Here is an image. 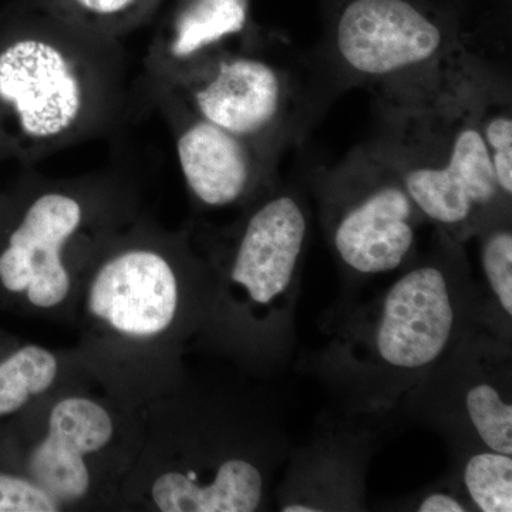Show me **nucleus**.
I'll return each instance as SVG.
<instances>
[{"mask_svg":"<svg viewBox=\"0 0 512 512\" xmlns=\"http://www.w3.org/2000/svg\"><path fill=\"white\" fill-rule=\"evenodd\" d=\"M456 493L470 510L512 511V456L491 450L467 451Z\"/></svg>","mask_w":512,"mask_h":512,"instance_id":"nucleus-19","label":"nucleus"},{"mask_svg":"<svg viewBox=\"0 0 512 512\" xmlns=\"http://www.w3.org/2000/svg\"><path fill=\"white\" fill-rule=\"evenodd\" d=\"M251 5L252 0H171L148 46V82H168L205 57L252 45L258 35Z\"/></svg>","mask_w":512,"mask_h":512,"instance_id":"nucleus-11","label":"nucleus"},{"mask_svg":"<svg viewBox=\"0 0 512 512\" xmlns=\"http://www.w3.org/2000/svg\"><path fill=\"white\" fill-rule=\"evenodd\" d=\"M177 278L167 259L148 249L114 256L94 278L90 311L114 329L151 336L171 325L177 312Z\"/></svg>","mask_w":512,"mask_h":512,"instance_id":"nucleus-12","label":"nucleus"},{"mask_svg":"<svg viewBox=\"0 0 512 512\" xmlns=\"http://www.w3.org/2000/svg\"><path fill=\"white\" fill-rule=\"evenodd\" d=\"M484 64L478 57L456 79L409 99L376 100L377 130L370 141L424 220L463 245L511 215L474 114L473 87Z\"/></svg>","mask_w":512,"mask_h":512,"instance_id":"nucleus-3","label":"nucleus"},{"mask_svg":"<svg viewBox=\"0 0 512 512\" xmlns=\"http://www.w3.org/2000/svg\"><path fill=\"white\" fill-rule=\"evenodd\" d=\"M120 97L117 42L32 5L0 26V160L32 163L82 140Z\"/></svg>","mask_w":512,"mask_h":512,"instance_id":"nucleus-2","label":"nucleus"},{"mask_svg":"<svg viewBox=\"0 0 512 512\" xmlns=\"http://www.w3.org/2000/svg\"><path fill=\"white\" fill-rule=\"evenodd\" d=\"M195 114L256 146L281 154L298 133L291 73L256 42L222 50L164 83L150 84Z\"/></svg>","mask_w":512,"mask_h":512,"instance_id":"nucleus-6","label":"nucleus"},{"mask_svg":"<svg viewBox=\"0 0 512 512\" xmlns=\"http://www.w3.org/2000/svg\"><path fill=\"white\" fill-rule=\"evenodd\" d=\"M309 211L291 188L272 190L252 210L235 245L229 282L264 309L291 352L302 265L309 241Z\"/></svg>","mask_w":512,"mask_h":512,"instance_id":"nucleus-7","label":"nucleus"},{"mask_svg":"<svg viewBox=\"0 0 512 512\" xmlns=\"http://www.w3.org/2000/svg\"><path fill=\"white\" fill-rule=\"evenodd\" d=\"M57 360L39 346H25L0 363V416L15 413L33 394L52 386Z\"/></svg>","mask_w":512,"mask_h":512,"instance_id":"nucleus-20","label":"nucleus"},{"mask_svg":"<svg viewBox=\"0 0 512 512\" xmlns=\"http://www.w3.org/2000/svg\"><path fill=\"white\" fill-rule=\"evenodd\" d=\"M473 106L495 180L505 197L512 200L511 92L503 77L487 63L474 83Z\"/></svg>","mask_w":512,"mask_h":512,"instance_id":"nucleus-18","label":"nucleus"},{"mask_svg":"<svg viewBox=\"0 0 512 512\" xmlns=\"http://www.w3.org/2000/svg\"><path fill=\"white\" fill-rule=\"evenodd\" d=\"M215 483L200 488L183 473L164 474L153 485L154 503L164 512H252L265 498V474L254 461L231 458Z\"/></svg>","mask_w":512,"mask_h":512,"instance_id":"nucleus-15","label":"nucleus"},{"mask_svg":"<svg viewBox=\"0 0 512 512\" xmlns=\"http://www.w3.org/2000/svg\"><path fill=\"white\" fill-rule=\"evenodd\" d=\"M504 342L474 332L412 392L433 394V416L461 447L512 456V404L507 370L498 372ZM410 392V393H412ZM431 414V413H430ZM471 451V450H470Z\"/></svg>","mask_w":512,"mask_h":512,"instance_id":"nucleus-8","label":"nucleus"},{"mask_svg":"<svg viewBox=\"0 0 512 512\" xmlns=\"http://www.w3.org/2000/svg\"><path fill=\"white\" fill-rule=\"evenodd\" d=\"M480 241V265L484 291L480 295L481 326L501 342L510 339L512 318L511 215L498 218L476 235Z\"/></svg>","mask_w":512,"mask_h":512,"instance_id":"nucleus-16","label":"nucleus"},{"mask_svg":"<svg viewBox=\"0 0 512 512\" xmlns=\"http://www.w3.org/2000/svg\"><path fill=\"white\" fill-rule=\"evenodd\" d=\"M330 56L376 100H400L460 76L477 56L456 16L433 0H335Z\"/></svg>","mask_w":512,"mask_h":512,"instance_id":"nucleus-4","label":"nucleus"},{"mask_svg":"<svg viewBox=\"0 0 512 512\" xmlns=\"http://www.w3.org/2000/svg\"><path fill=\"white\" fill-rule=\"evenodd\" d=\"M414 510L419 512L471 511L463 497L457 493H446V491H433L423 495L419 503L414 504Z\"/></svg>","mask_w":512,"mask_h":512,"instance_id":"nucleus-22","label":"nucleus"},{"mask_svg":"<svg viewBox=\"0 0 512 512\" xmlns=\"http://www.w3.org/2000/svg\"><path fill=\"white\" fill-rule=\"evenodd\" d=\"M167 0H30L70 28L94 37L119 42L146 25Z\"/></svg>","mask_w":512,"mask_h":512,"instance_id":"nucleus-17","label":"nucleus"},{"mask_svg":"<svg viewBox=\"0 0 512 512\" xmlns=\"http://www.w3.org/2000/svg\"><path fill=\"white\" fill-rule=\"evenodd\" d=\"M82 222L83 207L73 195L49 191L36 197L0 254L3 286L28 291L29 301L39 308L63 302L70 289L63 249Z\"/></svg>","mask_w":512,"mask_h":512,"instance_id":"nucleus-10","label":"nucleus"},{"mask_svg":"<svg viewBox=\"0 0 512 512\" xmlns=\"http://www.w3.org/2000/svg\"><path fill=\"white\" fill-rule=\"evenodd\" d=\"M60 503L39 484L0 474V512H56Z\"/></svg>","mask_w":512,"mask_h":512,"instance_id":"nucleus-21","label":"nucleus"},{"mask_svg":"<svg viewBox=\"0 0 512 512\" xmlns=\"http://www.w3.org/2000/svg\"><path fill=\"white\" fill-rule=\"evenodd\" d=\"M153 94L173 131L185 184L201 204L229 207L272 184L278 153L202 119L171 94Z\"/></svg>","mask_w":512,"mask_h":512,"instance_id":"nucleus-9","label":"nucleus"},{"mask_svg":"<svg viewBox=\"0 0 512 512\" xmlns=\"http://www.w3.org/2000/svg\"><path fill=\"white\" fill-rule=\"evenodd\" d=\"M316 194L330 248L348 278L389 274L416 258L426 220L392 165L370 144L323 170Z\"/></svg>","mask_w":512,"mask_h":512,"instance_id":"nucleus-5","label":"nucleus"},{"mask_svg":"<svg viewBox=\"0 0 512 512\" xmlns=\"http://www.w3.org/2000/svg\"><path fill=\"white\" fill-rule=\"evenodd\" d=\"M375 301L346 320L323 353L322 372L355 410L392 407L481 326L480 296L464 245L437 232Z\"/></svg>","mask_w":512,"mask_h":512,"instance_id":"nucleus-1","label":"nucleus"},{"mask_svg":"<svg viewBox=\"0 0 512 512\" xmlns=\"http://www.w3.org/2000/svg\"><path fill=\"white\" fill-rule=\"evenodd\" d=\"M111 436L113 421L103 407L79 397L63 400L50 414L49 434L30 457V473L59 503L80 500L90 485L84 456L106 446Z\"/></svg>","mask_w":512,"mask_h":512,"instance_id":"nucleus-13","label":"nucleus"},{"mask_svg":"<svg viewBox=\"0 0 512 512\" xmlns=\"http://www.w3.org/2000/svg\"><path fill=\"white\" fill-rule=\"evenodd\" d=\"M359 436L325 437L293 461L281 511L356 510L369 448Z\"/></svg>","mask_w":512,"mask_h":512,"instance_id":"nucleus-14","label":"nucleus"}]
</instances>
